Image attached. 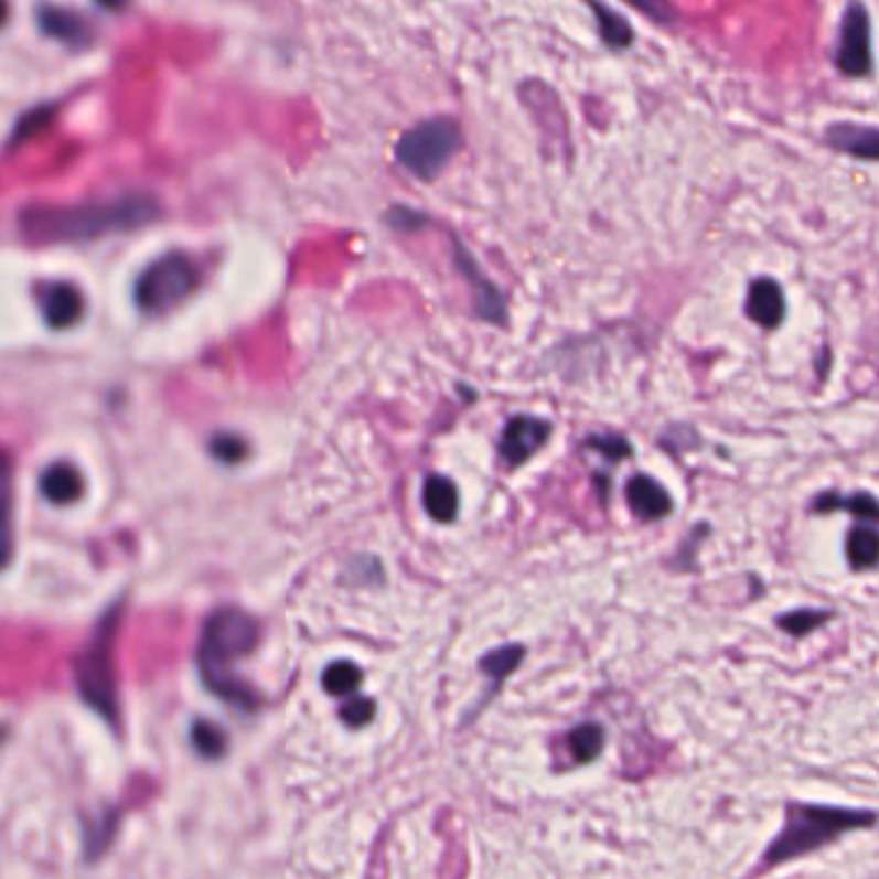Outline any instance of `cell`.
<instances>
[{
	"label": "cell",
	"mask_w": 879,
	"mask_h": 879,
	"mask_svg": "<svg viewBox=\"0 0 879 879\" xmlns=\"http://www.w3.org/2000/svg\"><path fill=\"white\" fill-rule=\"evenodd\" d=\"M160 219V201L152 193H124L116 199L85 201L73 206H29L19 216L21 232L34 245H69L135 232Z\"/></svg>",
	"instance_id": "6da1fadb"
},
{
	"label": "cell",
	"mask_w": 879,
	"mask_h": 879,
	"mask_svg": "<svg viewBox=\"0 0 879 879\" xmlns=\"http://www.w3.org/2000/svg\"><path fill=\"white\" fill-rule=\"evenodd\" d=\"M260 641V625L253 614L235 607H222L206 620L199 645V668L206 687L216 692L227 703H235L245 710L255 707L253 689L229 672L235 661L245 658L255 651Z\"/></svg>",
	"instance_id": "7a4b0ae2"
},
{
	"label": "cell",
	"mask_w": 879,
	"mask_h": 879,
	"mask_svg": "<svg viewBox=\"0 0 879 879\" xmlns=\"http://www.w3.org/2000/svg\"><path fill=\"white\" fill-rule=\"evenodd\" d=\"M875 823L877 813L872 811L787 803V807H784V828L764 854V869L818 851L823 846L834 844L838 836L849 834V830L872 828Z\"/></svg>",
	"instance_id": "3957f363"
},
{
	"label": "cell",
	"mask_w": 879,
	"mask_h": 879,
	"mask_svg": "<svg viewBox=\"0 0 879 879\" xmlns=\"http://www.w3.org/2000/svg\"><path fill=\"white\" fill-rule=\"evenodd\" d=\"M121 625V604L108 607L88 645L75 658V684L83 703L104 715L108 722L119 712V695H116L114 672V643Z\"/></svg>",
	"instance_id": "277c9868"
},
{
	"label": "cell",
	"mask_w": 879,
	"mask_h": 879,
	"mask_svg": "<svg viewBox=\"0 0 879 879\" xmlns=\"http://www.w3.org/2000/svg\"><path fill=\"white\" fill-rule=\"evenodd\" d=\"M201 270L189 255L168 253L139 276L135 299L147 314H165L199 289Z\"/></svg>",
	"instance_id": "5b68a950"
},
{
	"label": "cell",
	"mask_w": 879,
	"mask_h": 879,
	"mask_svg": "<svg viewBox=\"0 0 879 879\" xmlns=\"http://www.w3.org/2000/svg\"><path fill=\"white\" fill-rule=\"evenodd\" d=\"M461 147V129L453 119H430L411 127L396 144V160L422 181H432Z\"/></svg>",
	"instance_id": "8992f818"
},
{
	"label": "cell",
	"mask_w": 879,
	"mask_h": 879,
	"mask_svg": "<svg viewBox=\"0 0 879 879\" xmlns=\"http://www.w3.org/2000/svg\"><path fill=\"white\" fill-rule=\"evenodd\" d=\"M836 65L842 73L859 77L869 73L872 50H869V15L861 3H851L844 15L842 42L836 50Z\"/></svg>",
	"instance_id": "52a82bcc"
},
{
	"label": "cell",
	"mask_w": 879,
	"mask_h": 879,
	"mask_svg": "<svg viewBox=\"0 0 879 879\" xmlns=\"http://www.w3.org/2000/svg\"><path fill=\"white\" fill-rule=\"evenodd\" d=\"M550 425L538 417H515L504 427L502 435V455L510 465H519L538 453L546 446Z\"/></svg>",
	"instance_id": "ba28073f"
},
{
	"label": "cell",
	"mask_w": 879,
	"mask_h": 879,
	"mask_svg": "<svg viewBox=\"0 0 879 879\" xmlns=\"http://www.w3.org/2000/svg\"><path fill=\"white\" fill-rule=\"evenodd\" d=\"M39 303H42L44 322L54 330H67L83 319V293L69 283H50L39 291Z\"/></svg>",
	"instance_id": "9c48e42d"
},
{
	"label": "cell",
	"mask_w": 879,
	"mask_h": 879,
	"mask_svg": "<svg viewBox=\"0 0 879 879\" xmlns=\"http://www.w3.org/2000/svg\"><path fill=\"white\" fill-rule=\"evenodd\" d=\"M784 311H787V303H784V291L780 283L772 281V278H759V281L751 283L749 299H746V314L753 322L767 326V330H776L784 322Z\"/></svg>",
	"instance_id": "30bf717a"
},
{
	"label": "cell",
	"mask_w": 879,
	"mask_h": 879,
	"mask_svg": "<svg viewBox=\"0 0 879 879\" xmlns=\"http://www.w3.org/2000/svg\"><path fill=\"white\" fill-rule=\"evenodd\" d=\"M630 510L635 512L641 519H664L666 515H672V496L658 481H653L651 476H633L625 489Z\"/></svg>",
	"instance_id": "8fae6325"
},
{
	"label": "cell",
	"mask_w": 879,
	"mask_h": 879,
	"mask_svg": "<svg viewBox=\"0 0 879 879\" xmlns=\"http://www.w3.org/2000/svg\"><path fill=\"white\" fill-rule=\"evenodd\" d=\"M39 26L44 34H50L60 42H67L73 46H85L93 39V29L85 23L81 15L67 11V8L57 6H42L39 8Z\"/></svg>",
	"instance_id": "7c38bea8"
},
{
	"label": "cell",
	"mask_w": 879,
	"mask_h": 879,
	"mask_svg": "<svg viewBox=\"0 0 879 879\" xmlns=\"http://www.w3.org/2000/svg\"><path fill=\"white\" fill-rule=\"evenodd\" d=\"M13 558V458L0 450V569Z\"/></svg>",
	"instance_id": "4fadbf2b"
},
{
	"label": "cell",
	"mask_w": 879,
	"mask_h": 879,
	"mask_svg": "<svg viewBox=\"0 0 879 879\" xmlns=\"http://www.w3.org/2000/svg\"><path fill=\"white\" fill-rule=\"evenodd\" d=\"M828 144L834 147V150L854 154V158L879 162V129L838 124V127L828 129Z\"/></svg>",
	"instance_id": "5bb4252c"
},
{
	"label": "cell",
	"mask_w": 879,
	"mask_h": 879,
	"mask_svg": "<svg viewBox=\"0 0 879 879\" xmlns=\"http://www.w3.org/2000/svg\"><path fill=\"white\" fill-rule=\"evenodd\" d=\"M39 486H42L44 500H50L52 504H73L83 494V476L77 473L75 465L54 463L42 473Z\"/></svg>",
	"instance_id": "9a60e30c"
},
{
	"label": "cell",
	"mask_w": 879,
	"mask_h": 879,
	"mask_svg": "<svg viewBox=\"0 0 879 879\" xmlns=\"http://www.w3.org/2000/svg\"><path fill=\"white\" fill-rule=\"evenodd\" d=\"M813 512H836V510H844L854 515V519H859V523H867V525H877L879 523V502L875 500L872 494H836V492H826V494H818L811 504Z\"/></svg>",
	"instance_id": "2e32d148"
},
{
	"label": "cell",
	"mask_w": 879,
	"mask_h": 879,
	"mask_svg": "<svg viewBox=\"0 0 879 879\" xmlns=\"http://www.w3.org/2000/svg\"><path fill=\"white\" fill-rule=\"evenodd\" d=\"M422 502L427 515L438 523H453L458 517V507H461V500H458V489L450 479L446 476H430L425 481L422 489Z\"/></svg>",
	"instance_id": "e0dca14e"
},
{
	"label": "cell",
	"mask_w": 879,
	"mask_h": 879,
	"mask_svg": "<svg viewBox=\"0 0 879 879\" xmlns=\"http://www.w3.org/2000/svg\"><path fill=\"white\" fill-rule=\"evenodd\" d=\"M455 255H458V266L463 268V274L469 276V281L473 283V293H476V311H479V314L484 317V319H492V322H502V319H504V303H502L500 291H496L494 286L479 274L476 266H473V260L469 258V253H465L463 247H458Z\"/></svg>",
	"instance_id": "ac0fdd59"
},
{
	"label": "cell",
	"mask_w": 879,
	"mask_h": 879,
	"mask_svg": "<svg viewBox=\"0 0 879 879\" xmlns=\"http://www.w3.org/2000/svg\"><path fill=\"white\" fill-rule=\"evenodd\" d=\"M846 558L854 571L875 569L879 564V533L872 525H857L846 538Z\"/></svg>",
	"instance_id": "d6986e66"
},
{
	"label": "cell",
	"mask_w": 879,
	"mask_h": 879,
	"mask_svg": "<svg viewBox=\"0 0 879 879\" xmlns=\"http://www.w3.org/2000/svg\"><path fill=\"white\" fill-rule=\"evenodd\" d=\"M363 674L361 668L355 664H350V661H337V664H332L330 668L324 672V689L330 692V695H337V697H345L350 692L357 689V684H361Z\"/></svg>",
	"instance_id": "ffe728a7"
},
{
	"label": "cell",
	"mask_w": 879,
	"mask_h": 879,
	"mask_svg": "<svg viewBox=\"0 0 879 879\" xmlns=\"http://www.w3.org/2000/svg\"><path fill=\"white\" fill-rule=\"evenodd\" d=\"M830 620V612H821V610H795V612H787L782 614V618H776V625H780L784 633L795 635V637H803L807 633H813V630L823 628V622Z\"/></svg>",
	"instance_id": "44dd1931"
},
{
	"label": "cell",
	"mask_w": 879,
	"mask_h": 879,
	"mask_svg": "<svg viewBox=\"0 0 879 879\" xmlns=\"http://www.w3.org/2000/svg\"><path fill=\"white\" fill-rule=\"evenodd\" d=\"M602 728L599 726H581L571 733V751L579 761H591L602 751Z\"/></svg>",
	"instance_id": "7402d4cb"
},
{
	"label": "cell",
	"mask_w": 879,
	"mask_h": 879,
	"mask_svg": "<svg viewBox=\"0 0 879 879\" xmlns=\"http://www.w3.org/2000/svg\"><path fill=\"white\" fill-rule=\"evenodd\" d=\"M594 11H597V21H599V29H602L604 42L614 44V46H628L630 36H633V31H630L628 23L622 21L618 13L607 11V8L597 6V3H594Z\"/></svg>",
	"instance_id": "603a6c76"
},
{
	"label": "cell",
	"mask_w": 879,
	"mask_h": 879,
	"mask_svg": "<svg viewBox=\"0 0 879 879\" xmlns=\"http://www.w3.org/2000/svg\"><path fill=\"white\" fill-rule=\"evenodd\" d=\"M52 119H54V106L34 108V111H29L19 124H15L11 142L15 144V142H23V139H29V137H36L39 131H44L46 127H50Z\"/></svg>",
	"instance_id": "cb8c5ba5"
},
{
	"label": "cell",
	"mask_w": 879,
	"mask_h": 879,
	"mask_svg": "<svg viewBox=\"0 0 879 879\" xmlns=\"http://www.w3.org/2000/svg\"><path fill=\"white\" fill-rule=\"evenodd\" d=\"M525 656L523 648H517V645H510V648H500L494 653H489V656L481 661V668H484L486 674L496 676V679H502V676H507L512 668L519 664V658Z\"/></svg>",
	"instance_id": "d4e9b609"
},
{
	"label": "cell",
	"mask_w": 879,
	"mask_h": 879,
	"mask_svg": "<svg viewBox=\"0 0 879 879\" xmlns=\"http://www.w3.org/2000/svg\"><path fill=\"white\" fill-rule=\"evenodd\" d=\"M193 743L204 757H219L224 751V733L212 722H196L193 726Z\"/></svg>",
	"instance_id": "484cf974"
},
{
	"label": "cell",
	"mask_w": 879,
	"mask_h": 879,
	"mask_svg": "<svg viewBox=\"0 0 879 879\" xmlns=\"http://www.w3.org/2000/svg\"><path fill=\"white\" fill-rule=\"evenodd\" d=\"M212 453L222 463H243L247 455V442L237 435H216L212 440Z\"/></svg>",
	"instance_id": "4316f807"
},
{
	"label": "cell",
	"mask_w": 879,
	"mask_h": 879,
	"mask_svg": "<svg viewBox=\"0 0 879 879\" xmlns=\"http://www.w3.org/2000/svg\"><path fill=\"white\" fill-rule=\"evenodd\" d=\"M373 712H376V705L371 703V699L365 697H357V699H350V703L342 707V720L347 722V726H365L373 718Z\"/></svg>",
	"instance_id": "83f0119b"
},
{
	"label": "cell",
	"mask_w": 879,
	"mask_h": 879,
	"mask_svg": "<svg viewBox=\"0 0 879 879\" xmlns=\"http://www.w3.org/2000/svg\"><path fill=\"white\" fill-rule=\"evenodd\" d=\"M628 3L637 8V11L648 13L653 21H672L674 19L672 6H668L666 0H628Z\"/></svg>",
	"instance_id": "f1b7e54d"
},
{
	"label": "cell",
	"mask_w": 879,
	"mask_h": 879,
	"mask_svg": "<svg viewBox=\"0 0 879 879\" xmlns=\"http://www.w3.org/2000/svg\"><path fill=\"white\" fill-rule=\"evenodd\" d=\"M98 3L104 6V8H108V11H121V8L127 6L129 0H98Z\"/></svg>",
	"instance_id": "f546056e"
},
{
	"label": "cell",
	"mask_w": 879,
	"mask_h": 879,
	"mask_svg": "<svg viewBox=\"0 0 879 879\" xmlns=\"http://www.w3.org/2000/svg\"><path fill=\"white\" fill-rule=\"evenodd\" d=\"M8 19V0H0V26H3Z\"/></svg>",
	"instance_id": "4dcf8cb0"
}]
</instances>
